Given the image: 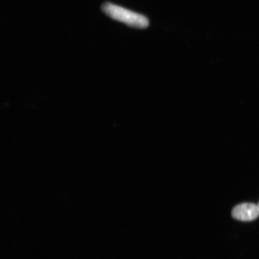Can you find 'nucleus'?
<instances>
[{
	"label": "nucleus",
	"instance_id": "obj_1",
	"mask_svg": "<svg viewBox=\"0 0 259 259\" xmlns=\"http://www.w3.org/2000/svg\"><path fill=\"white\" fill-rule=\"evenodd\" d=\"M102 10L110 18L123 22L129 27L146 28L150 24L148 19L146 16L113 5L111 3H105L102 6Z\"/></svg>",
	"mask_w": 259,
	"mask_h": 259
},
{
	"label": "nucleus",
	"instance_id": "obj_2",
	"mask_svg": "<svg viewBox=\"0 0 259 259\" xmlns=\"http://www.w3.org/2000/svg\"><path fill=\"white\" fill-rule=\"evenodd\" d=\"M232 215L234 219L240 221H252L259 216V207L251 203L239 204L233 209Z\"/></svg>",
	"mask_w": 259,
	"mask_h": 259
},
{
	"label": "nucleus",
	"instance_id": "obj_3",
	"mask_svg": "<svg viewBox=\"0 0 259 259\" xmlns=\"http://www.w3.org/2000/svg\"><path fill=\"white\" fill-rule=\"evenodd\" d=\"M258 207H259V203H258Z\"/></svg>",
	"mask_w": 259,
	"mask_h": 259
}]
</instances>
